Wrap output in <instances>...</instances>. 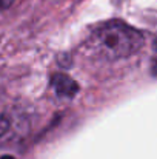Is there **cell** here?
Instances as JSON below:
<instances>
[{
    "instance_id": "obj_1",
    "label": "cell",
    "mask_w": 157,
    "mask_h": 159,
    "mask_svg": "<svg viewBox=\"0 0 157 159\" xmlns=\"http://www.w3.org/2000/svg\"><path fill=\"white\" fill-rule=\"evenodd\" d=\"M89 45L96 54L108 60H117L137 53L143 45V36L133 26L112 20L93 33Z\"/></svg>"
},
{
    "instance_id": "obj_2",
    "label": "cell",
    "mask_w": 157,
    "mask_h": 159,
    "mask_svg": "<svg viewBox=\"0 0 157 159\" xmlns=\"http://www.w3.org/2000/svg\"><path fill=\"white\" fill-rule=\"evenodd\" d=\"M51 85L54 91L62 98H74L79 91V85L66 74H54L51 79Z\"/></svg>"
},
{
    "instance_id": "obj_3",
    "label": "cell",
    "mask_w": 157,
    "mask_h": 159,
    "mask_svg": "<svg viewBox=\"0 0 157 159\" xmlns=\"http://www.w3.org/2000/svg\"><path fill=\"white\" fill-rule=\"evenodd\" d=\"M8 128H9V122H8V119L3 117V116H0V138L8 131Z\"/></svg>"
},
{
    "instance_id": "obj_4",
    "label": "cell",
    "mask_w": 157,
    "mask_h": 159,
    "mask_svg": "<svg viewBox=\"0 0 157 159\" xmlns=\"http://www.w3.org/2000/svg\"><path fill=\"white\" fill-rule=\"evenodd\" d=\"M14 2H15V0H0V9H6V8H9Z\"/></svg>"
},
{
    "instance_id": "obj_5",
    "label": "cell",
    "mask_w": 157,
    "mask_h": 159,
    "mask_svg": "<svg viewBox=\"0 0 157 159\" xmlns=\"http://www.w3.org/2000/svg\"><path fill=\"white\" fill-rule=\"evenodd\" d=\"M0 159H14L12 156H3V158H0Z\"/></svg>"
}]
</instances>
